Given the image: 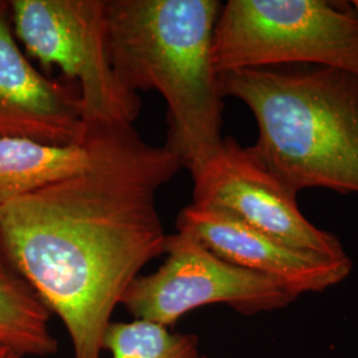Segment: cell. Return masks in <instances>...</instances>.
Masks as SVG:
<instances>
[{
	"mask_svg": "<svg viewBox=\"0 0 358 358\" xmlns=\"http://www.w3.org/2000/svg\"><path fill=\"white\" fill-rule=\"evenodd\" d=\"M83 170L0 208V248L64 325L75 358H101L115 307L164 255L157 192L182 162L133 125H90Z\"/></svg>",
	"mask_w": 358,
	"mask_h": 358,
	"instance_id": "1",
	"label": "cell"
},
{
	"mask_svg": "<svg viewBox=\"0 0 358 358\" xmlns=\"http://www.w3.org/2000/svg\"><path fill=\"white\" fill-rule=\"evenodd\" d=\"M217 0H106L108 50L129 90L159 92L166 145L195 174L223 141V96L213 63Z\"/></svg>",
	"mask_w": 358,
	"mask_h": 358,
	"instance_id": "2",
	"label": "cell"
},
{
	"mask_svg": "<svg viewBox=\"0 0 358 358\" xmlns=\"http://www.w3.org/2000/svg\"><path fill=\"white\" fill-rule=\"evenodd\" d=\"M224 97L257 124L248 152L299 192L358 194V76L332 66L282 64L217 75Z\"/></svg>",
	"mask_w": 358,
	"mask_h": 358,
	"instance_id": "3",
	"label": "cell"
},
{
	"mask_svg": "<svg viewBox=\"0 0 358 358\" xmlns=\"http://www.w3.org/2000/svg\"><path fill=\"white\" fill-rule=\"evenodd\" d=\"M217 75L269 65L332 66L358 76V20L325 0H230L213 38Z\"/></svg>",
	"mask_w": 358,
	"mask_h": 358,
	"instance_id": "4",
	"label": "cell"
},
{
	"mask_svg": "<svg viewBox=\"0 0 358 358\" xmlns=\"http://www.w3.org/2000/svg\"><path fill=\"white\" fill-rule=\"evenodd\" d=\"M10 13L27 53L78 84L88 125H133L141 100L110 63L106 0H13Z\"/></svg>",
	"mask_w": 358,
	"mask_h": 358,
	"instance_id": "5",
	"label": "cell"
},
{
	"mask_svg": "<svg viewBox=\"0 0 358 358\" xmlns=\"http://www.w3.org/2000/svg\"><path fill=\"white\" fill-rule=\"evenodd\" d=\"M165 262L129 285L121 304L138 320L171 328L194 309L223 304L244 316L289 307L299 299L266 275L238 267L192 235L167 236Z\"/></svg>",
	"mask_w": 358,
	"mask_h": 358,
	"instance_id": "6",
	"label": "cell"
},
{
	"mask_svg": "<svg viewBox=\"0 0 358 358\" xmlns=\"http://www.w3.org/2000/svg\"><path fill=\"white\" fill-rule=\"evenodd\" d=\"M192 203L213 206L297 250L348 256L332 232L312 224L299 208L297 192L262 166L234 137L192 174Z\"/></svg>",
	"mask_w": 358,
	"mask_h": 358,
	"instance_id": "7",
	"label": "cell"
},
{
	"mask_svg": "<svg viewBox=\"0 0 358 358\" xmlns=\"http://www.w3.org/2000/svg\"><path fill=\"white\" fill-rule=\"evenodd\" d=\"M177 229L229 263L275 279L297 297L336 287L353 267L349 255L333 257L297 250L213 206H186L179 213Z\"/></svg>",
	"mask_w": 358,
	"mask_h": 358,
	"instance_id": "8",
	"label": "cell"
},
{
	"mask_svg": "<svg viewBox=\"0 0 358 358\" xmlns=\"http://www.w3.org/2000/svg\"><path fill=\"white\" fill-rule=\"evenodd\" d=\"M88 129L78 90L31 64L13 35L10 1L0 0V140L68 148L84 145Z\"/></svg>",
	"mask_w": 358,
	"mask_h": 358,
	"instance_id": "9",
	"label": "cell"
},
{
	"mask_svg": "<svg viewBox=\"0 0 358 358\" xmlns=\"http://www.w3.org/2000/svg\"><path fill=\"white\" fill-rule=\"evenodd\" d=\"M0 345L23 357L57 352L51 312L0 248Z\"/></svg>",
	"mask_w": 358,
	"mask_h": 358,
	"instance_id": "10",
	"label": "cell"
},
{
	"mask_svg": "<svg viewBox=\"0 0 358 358\" xmlns=\"http://www.w3.org/2000/svg\"><path fill=\"white\" fill-rule=\"evenodd\" d=\"M87 162L85 142L57 148L27 140H0V208L16 198L83 170Z\"/></svg>",
	"mask_w": 358,
	"mask_h": 358,
	"instance_id": "11",
	"label": "cell"
},
{
	"mask_svg": "<svg viewBox=\"0 0 358 358\" xmlns=\"http://www.w3.org/2000/svg\"><path fill=\"white\" fill-rule=\"evenodd\" d=\"M110 358H207L198 334L173 332L150 321H112L103 334Z\"/></svg>",
	"mask_w": 358,
	"mask_h": 358,
	"instance_id": "12",
	"label": "cell"
},
{
	"mask_svg": "<svg viewBox=\"0 0 358 358\" xmlns=\"http://www.w3.org/2000/svg\"><path fill=\"white\" fill-rule=\"evenodd\" d=\"M0 358H24L7 346L0 345Z\"/></svg>",
	"mask_w": 358,
	"mask_h": 358,
	"instance_id": "13",
	"label": "cell"
},
{
	"mask_svg": "<svg viewBox=\"0 0 358 358\" xmlns=\"http://www.w3.org/2000/svg\"><path fill=\"white\" fill-rule=\"evenodd\" d=\"M350 4H352L350 7H352V10H353V13H355V15H356V17H357L358 20V0H355V1H352Z\"/></svg>",
	"mask_w": 358,
	"mask_h": 358,
	"instance_id": "14",
	"label": "cell"
}]
</instances>
